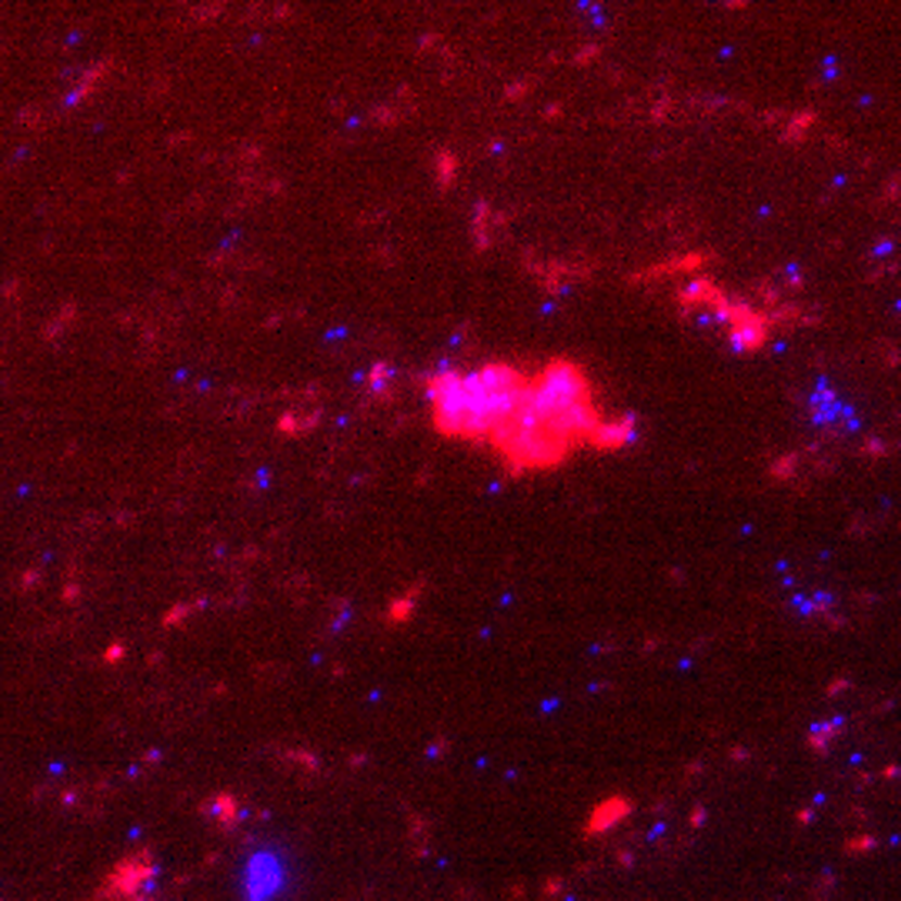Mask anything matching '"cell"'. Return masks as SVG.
<instances>
[{"label":"cell","mask_w":901,"mask_h":901,"mask_svg":"<svg viewBox=\"0 0 901 901\" xmlns=\"http://www.w3.org/2000/svg\"><path fill=\"white\" fill-rule=\"evenodd\" d=\"M531 381L511 365H484L478 371L444 368L428 378V401L434 431L444 437L491 441L521 404Z\"/></svg>","instance_id":"1"},{"label":"cell","mask_w":901,"mask_h":901,"mask_svg":"<svg viewBox=\"0 0 901 901\" xmlns=\"http://www.w3.org/2000/svg\"><path fill=\"white\" fill-rule=\"evenodd\" d=\"M528 401L571 447L592 444L595 431L605 421L592 397L588 378H584V371L568 357H558L548 368L537 371V378L531 381Z\"/></svg>","instance_id":"2"},{"label":"cell","mask_w":901,"mask_h":901,"mask_svg":"<svg viewBox=\"0 0 901 901\" xmlns=\"http://www.w3.org/2000/svg\"><path fill=\"white\" fill-rule=\"evenodd\" d=\"M491 444L502 451L511 471H548V468H558L568 458V451H571V444L531 408V401H524L521 408L498 431H494Z\"/></svg>","instance_id":"3"},{"label":"cell","mask_w":901,"mask_h":901,"mask_svg":"<svg viewBox=\"0 0 901 901\" xmlns=\"http://www.w3.org/2000/svg\"><path fill=\"white\" fill-rule=\"evenodd\" d=\"M631 434H635V424H631V418H611V421H601V428L595 431L592 444L601 447V451H614V447H624L631 441Z\"/></svg>","instance_id":"4"},{"label":"cell","mask_w":901,"mask_h":901,"mask_svg":"<svg viewBox=\"0 0 901 901\" xmlns=\"http://www.w3.org/2000/svg\"><path fill=\"white\" fill-rule=\"evenodd\" d=\"M434 167H437V180H441V185L447 188V185H451V177H455V167H458V164H455V154L441 151V154H437V161H434Z\"/></svg>","instance_id":"5"},{"label":"cell","mask_w":901,"mask_h":901,"mask_svg":"<svg viewBox=\"0 0 901 901\" xmlns=\"http://www.w3.org/2000/svg\"><path fill=\"white\" fill-rule=\"evenodd\" d=\"M384 378L391 381V368H388L384 360H381V365H375V368H371L368 381H371V388H375V391H384Z\"/></svg>","instance_id":"6"}]
</instances>
